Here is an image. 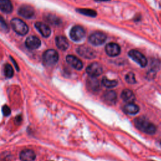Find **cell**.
<instances>
[{"label": "cell", "mask_w": 161, "mask_h": 161, "mask_svg": "<svg viewBox=\"0 0 161 161\" xmlns=\"http://www.w3.org/2000/svg\"><path fill=\"white\" fill-rule=\"evenodd\" d=\"M46 20L48 22H49L52 25H58V24L60 23V19L52 15H47L46 17Z\"/></svg>", "instance_id": "cell-25"}, {"label": "cell", "mask_w": 161, "mask_h": 161, "mask_svg": "<svg viewBox=\"0 0 161 161\" xmlns=\"http://www.w3.org/2000/svg\"><path fill=\"white\" fill-rule=\"evenodd\" d=\"M86 72L90 77H96L102 74L103 67L98 62H94L90 64L87 67Z\"/></svg>", "instance_id": "cell-7"}, {"label": "cell", "mask_w": 161, "mask_h": 161, "mask_svg": "<svg viewBox=\"0 0 161 161\" xmlns=\"http://www.w3.org/2000/svg\"><path fill=\"white\" fill-rule=\"evenodd\" d=\"M117 97V94L113 91H106L103 95L104 100L106 101H107L108 103H113L116 101Z\"/></svg>", "instance_id": "cell-20"}, {"label": "cell", "mask_w": 161, "mask_h": 161, "mask_svg": "<svg viewBox=\"0 0 161 161\" xmlns=\"http://www.w3.org/2000/svg\"><path fill=\"white\" fill-rule=\"evenodd\" d=\"M2 112L4 116L8 117L11 113V110L7 105H4L2 108Z\"/></svg>", "instance_id": "cell-27"}, {"label": "cell", "mask_w": 161, "mask_h": 161, "mask_svg": "<svg viewBox=\"0 0 161 161\" xmlns=\"http://www.w3.org/2000/svg\"><path fill=\"white\" fill-rule=\"evenodd\" d=\"M10 58H11V60H12V62H13V64H14V65H15L16 69L18 71V70H19V67H18V65L17 64V62L15 60V59H14L12 57H10Z\"/></svg>", "instance_id": "cell-29"}, {"label": "cell", "mask_w": 161, "mask_h": 161, "mask_svg": "<svg viewBox=\"0 0 161 161\" xmlns=\"http://www.w3.org/2000/svg\"><path fill=\"white\" fill-rule=\"evenodd\" d=\"M36 155L31 149L23 150L20 153V159L22 161H34Z\"/></svg>", "instance_id": "cell-14"}, {"label": "cell", "mask_w": 161, "mask_h": 161, "mask_svg": "<svg viewBox=\"0 0 161 161\" xmlns=\"http://www.w3.org/2000/svg\"><path fill=\"white\" fill-rule=\"evenodd\" d=\"M135 127L140 130L149 134L153 135L157 131L156 127L148 120L143 118H137L134 120Z\"/></svg>", "instance_id": "cell-1"}, {"label": "cell", "mask_w": 161, "mask_h": 161, "mask_svg": "<svg viewBox=\"0 0 161 161\" xmlns=\"http://www.w3.org/2000/svg\"><path fill=\"white\" fill-rule=\"evenodd\" d=\"M25 45L30 50H35L41 45V41L38 37L32 35L26 39Z\"/></svg>", "instance_id": "cell-10"}, {"label": "cell", "mask_w": 161, "mask_h": 161, "mask_svg": "<svg viewBox=\"0 0 161 161\" xmlns=\"http://www.w3.org/2000/svg\"><path fill=\"white\" fill-rule=\"evenodd\" d=\"M102 85L107 88H112L117 86L118 82L115 80H110L106 77L102 79Z\"/></svg>", "instance_id": "cell-22"}, {"label": "cell", "mask_w": 161, "mask_h": 161, "mask_svg": "<svg viewBox=\"0 0 161 161\" xmlns=\"http://www.w3.org/2000/svg\"><path fill=\"white\" fill-rule=\"evenodd\" d=\"M13 5L10 0H0V10L6 13H10L13 11Z\"/></svg>", "instance_id": "cell-15"}, {"label": "cell", "mask_w": 161, "mask_h": 161, "mask_svg": "<svg viewBox=\"0 0 161 161\" xmlns=\"http://www.w3.org/2000/svg\"><path fill=\"white\" fill-rule=\"evenodd\" d=\"M139 107L133 103H128L123 108V111L125 113L132 115L137 114L139 112Z\"/></svg>", "instance_id": "cell-19"}, {"label": "cell", "mask_w": 161, "mask_h": 161, "mask_svg": "<svg viewBox=\"0 0 161 161\" xmlns=\"http://www.w3.org/2000/svg\"><path fill=\"white\" fill-rule=\"evenodd\" d=\"M96 1H99V2H107V1H109V0H96Z\"/></svg>", "instance_id": "cell-30"}, {"label": "cell", "mask_w": 161, "mask_h": 161, "mask_svg": "<svg viewBox=\"0 0 161 161\" xmlns=\"http://www.w3.org/2000/svg\"><path fill=\"white\" fill-rule=\"evenodd\" d=\"M4 73H5V76L8 78H11L13 76L14 70H13L12 66L10 64H5V65L4 67Z\"/></svg>", "instance_id": "cell-23"}, {"label": "cell", "mask_w": 161, "mask_h": 161, "mask_svg": "<svg viewBox=\"0 0 161 161\" xmlns=\"http://www.w3.org/2000/svg\"><path fill=\"white\" fill-rule=\"evenodd\" d=\"M106 35L102 32H95L89 37L90 42L96 46L103 44L106 40Z\"/></svg>", "instance_id": "cell-6"}, {"label": "cell", "mask_w": 161, "mask_h": 161, "mask_svg": "<svg viewBox=\"0 0 161 161\" xmlns=\"http://www.w3.org/2000/svg\"><path fill=\"white\" fill-rule=\"evenodd\" d=\"M105 51H106L107 55H108L109 56L115 57L120 54L121 49H120V47L119 46V45H118L117 44L111 42L106 46Z\"/></svg>", "instance_id": "cell-11"}, {"label": "cell", "mask_w": 161, "mask_h": 161, "mask_svg": "<svg viewBox=\"0 0 161 161\" xmlns=\"http://www.w3.org/2000/svg\"><path fill=\"white\" fill-rule=\"evenodd\" d=\"M151 161H152V160H151Z\"/></svg>", "instance_id": "cell-31"}, {"label": "cell", "mask_w": 161, "mask_h": 161, "mask_svg": "<svg viewBox=\"0 0 161 161\" xmlns=\"http://www.w3.org/2000/svg\"><path fill=\"white\" fill-rule=\"evenodd\" d=\"M121 98L123 101L125 102H127L128 103H133L135 100V96L133 93L130 90H124L122 94H121Z\"/></svg>", "instance_id": "cell-17"}, {"label": "cell", "mask_w": 161, "mask_h": 161, "mask_svg": "<svg viewBox=\"0 0 161 161\" xmlns=\"http://www.w3.org/2000/svg\"><path fill=\"white\" fill-rule=\"evenodd\" d=\"M76 11L79 13H80V14L86 15V16H88L90 17H95L97 15V13L96 12V11L91 10V9L79 8V9H77Z\"/></svg>", "instance_id": "cell-21"}, {"label": "cell", "mask_w": 161, "mask_h": 161, "mask_svg": "<svg viewBox=\"0 0 161 161\" xmlns=\"http://www.w3.org/2000/svg\"><path fill=\"white\" fill-rule=\"evenodd\" d=\"M87 86L93 91H98L100 90V83L96 77H90L87 79Z\"/></svg>", "instance_id": "cell-18"}, {"label": "cell", "mask_w": 161, "mask_h": 161, "mask_svg": "<svg viewBox=\"0 0 161 161\" xmlns=\"http://www.w3.org/2000/svg\"><path fill=\"white\" fill-rule=\"evenodd\" d=\"M10 30L8 24L2 16L0 15V32L3 33H8Z\"/></svg>", "instance_id": "cell-24"}, {"label": "cell", "mask_w": 161, "mask_h": 161, "mask_svg": "<svg viewBox=\"0 0 161 161\" xmlns=\"http://www.w3.org/2000/svg\"><path fill=\"white\" fill-rule=\"evenodd\" d=\"M55 44L57 47L62 50H66L69 45L67 39L63 36L57 37L55 39Z\"/></svg>", "instance_id": "cell-16"}, {"label": "cell", "mask_w": 161, "mask_h": 161, "mask_svg": "<svg viewBox=\"0 0 161 161\" xmlns=\"http://www.w3.org/2000/svg\"><path fill=\"white\" fill-rule=\"evenodd\" d=\"M22 116H21V115L17 116V117H16V118H15V122H16L17 124L20 123L21 122H22Z\"/></svg>", "instance_id": "cell-28"}, {"label": "cell", "mask_w": 161, "mask_h": 161, "mask_svg": "<svg viewBox=\"0 0 161 161\" xmlns=\"http://www.w3.org/2000/svg\"><path fill=\"white\" fill-rule=\"evenodd\" d=\"M86 35L85 29L80 26H74L70 31V37L75 42H79L83 39Z\"/></svg>", "instance_id": "cell-4"}, {"label": "cell", "mask_w": 161, "mask_h": 161, "mask_svg": "<svg viewBox=\"0 0 161 161\" xmlns=\"http://www.w3.org/2000/svg\"><path fill=\"white\" fill-rule=\"evenodd\" d=\"M77 53L85 59H94L96 56L95 50L91 47L86 46H80L77 49Z\"/></svg>", "instance_id": "cell-8"}, {"label": "cell", "mask_w": 161, "mask_h": 161, "mask_svg": "<svg viewBox=\"0 0 161 161\" xmlns=\"http://www.w3.org/2000/svg\"><path fill=\"white\" fill-rule=\"evenodd\" d=\"M18 13L25 18H32L35 15V10L30 5H23L19 8Z\"/></svg>", "instance_id": "cell-9"}, {"label": "cell", "mask_w": 161, "mask_h": 161, "mask_svg": "<svg viewBox=\"0 0 161 161\" xmlns=\"http://www.w3.org/2000/svg\"><path fill=\"white\" fill-rule=\"evenodd\" d=\"M66 60L69 64H70L76 70H81L83 67V64L82 61L74 55H67L66 57Z\"/></svg>", "instance_id": "cell-12"}, {"label": "cell", "mask_w": 161, "mask_h": 161, "mask_svg": "<svg viewBox=\"0 0 161 161\" xmlns=\"http://www.w3.org/2000/svg\"><path fill=\"white\" fill-rule=\"evenodd\" d=\"M128 55L141 67H144L147 65V60L146 57L139 51L136 50H131L128 52Z\"/></svg>", "instance_id": "cell-5"}, {"label": "cell", "mask_w": 161, "mask_h": 161, "mask_svg": "<svg viewBox=\"0 0 161 161\" xmlns=\"http://www.w3.org/2000/svg\"><path fill=\"white\" fill-rule=\"evenodd\" d=\"M11 26L13 30L20 35H25L29 32L28 25L20 18H13L11 21Z\"/></svg>", "instance_id": "cell-2"}, {"label": "cell", "mask_w": 161, "mask_h": 161, "mask_svg": "<svg viewBox=\"0 0 161 161\" xmlns=\"http://www.w3.org/2000/svg\"><path fill=\"white\" fill-rule=\"evenodd\" d=\"M35 28L39 32V33L45 38L49 37L51 34L50 28L48 25L42 22H37L35 24Z\"/></svg>", "instance_id": "cell-13"}, {"label": "cell", "mask_w": 161, "mask_h": 161, "mask_svg": "<svg viewBox=\"0 0 161 161\" xmlns=\"http://www.w3.org/2000/svg\"><path fill=\"white\" fill-rule=\"evenodd\" d=\"M125 80L129 84H135L136 83L135 74L133 72L128 73L125 76Z\"/></svg>", "instance_id": "cell-26"}, {"label": "cell", "mask_w": 161, "mask_h": 161, "mask_svg": "<svg viewBox=\"0 0 161 161\" xmlns=\"http://www.w3.org/2000/svg\"><path fill=\"white\" fill-rule=\"evenodd\" d=\"M43 62L46 66H52L59 60V54L54 49H49L43 54Z\"/></svg>", "instance_id": "cell-3"}]
</instances>
